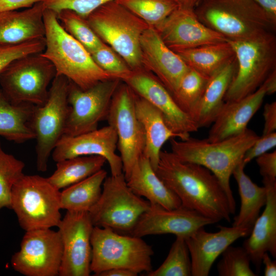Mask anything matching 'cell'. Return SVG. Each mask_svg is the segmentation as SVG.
<instances>
[{
	"label": "cell",
	"instance_id": "obj_24",
	"mask_svg": "<svg viewBox=\"0 0 276 276\" xmlns=\"http://www.w3.org/2000/svg\"><path fill=\"white\" fill-rule=\"evenodd\" d=\"M42 2L23 10L0 12V44H17L44 37Z\"/></svg>",
	"mask_w": 276,
	"mask_h": 276
},
{
	"label": "cell",
	"instance_id": "obj_37",
	"mask_svg": "<svg viewBox=\"0 0 276 276\" xmlns=\"http://www.w3.org/2000/svg\"><path fill=\"white\" fill-rule=\"evenodd\" d=\"M24 163L3 150L0 141V210L10 209L12 188L24 175Z\"/></svg>",
	"mask_w": 276,
	"mask_h": 276
},
{
	"label": "cell",
	"instance_id": "obj_11",
	"mask_svg": "<svg viewBox=\"0 0 276 276\" xmlns=\"http://www.w3.org/2000/svg\"><path fill=\"white\" fill-rule=\"evenodd\" d=\"M69 82L65 77L56 75L49 88L46 102L34 107L30 126L36 140V166L38 171H47L49 157L64 134L70 111L67 101Z\"/></svg>",
	"mask_w": 276,
	"mask_h": 276
},
{
	"label": "cell",
	"instance_id": "obj_3",
	"mask_svg": "<svg viewBox=\"0 0 276 276\" xmlns=\"http://www.w3.org/2000/svg\"><path fill=\"white\" fill-rule=\"evenodd\" d=\"M43 21L45 49L41 54L53 64L56 75L65 77L83 90L115 78L102 70L86 48L63 29L55 12L45 8Z\"/></svg>",
	"mask_w": 276,
	"mask_h": 276
},
{
	"label": "cell",
	"instance_id": "obj_40",
	"mask_svg": "<svg viewBox=\"0 0 276 276\" xmlns=\"http://www.w3.org/2000/svg\"><path fill=\"white\" fill-rule=\"evenodd\" d=\"M44 49V37L17 44H0V74L13 61L29 54L41 53Z\"/></svg>",
	"mask_w": 276,
	"mask_h": 276
},
{
	"label": "cell",
	"instance_id": "obj_14",
	"mask_svg": "<svg viewBox=\"0 0 276 276\" xmlns=\"http://www.w3.org/2000/svg\"><path fill=\"white\" fill-rule=\"evenodd\" d=\"M62 244L58 231L51 228L26 231L19 251L11 257L16 271L26 276L59 275Z\"/></svg>",
	"mask_w": 276,
	"mask_h": 276
},
{
	"label": "cell",
	"instance_id": "obj_26",
	"mask_svg": "<svg viewBox=\"0 0 276 276\" xmlns=\"http://www.w3.org/2000/svg\"><path fill=\"white\" fill-rule=\"evenodd\" d=\"M135 109L145 133V147L143 154L155 171L163 145L168 140L178 137L168 126L162 113L135 94Z\"/></svg>",
	"mask_w": 276,
	"mask_h": 276
},
{
	"label": "cell",
	"instance_id": "obj_41",
	"mask_svg": "<svg viewBox=\"0 0 276 276\" xmlns=\"http://www.w3.org/2000/svg\"><path fill=\"white\" fill-rule=\"evenodd\" d=\"M114 0H42L45 8L56 13L62 10H72L86 18L96 9L109 2Z\"/></svg>",
	"mask_w": 276,
	"mask_h": 276
},
{
	"label": "cell",
	"instance_id": "obj_1",
	"mask_svg": "<svg viewBox=\"0 0 276 276\" xmlns=\"http://www.w3.org/2000/svg\"><path fill=\"white\" fill-rule=\"evenodd\" d=\"M155 172L181 206L215 222L231 221L235 212L228 197L219 179L207 168L181 161L171 152L162 150Z\"/></svg>",
	"mask_w": 276,
	"mask_h": 276
},
{
	"label": "cell",
	"instance_id": "obj_23",
	"mask_svg": "<svg viewBox=\"0 0 276 276\" xmlns=\"http://www.w3.org/2000/svg\"><path fill=\"white\" fill-rule=\"evenodd\" d=\"M262 182L267 192L265 207L242 246L255 265L258 274L265 252L270 253L273 258L276 257V181L263 179Z\"/></svg>",
	"mask_w": 276,
	"mask_h": 276
},
{
	"label": "cell",
	"instance_id": "obj_5",
	"mask_svg": "<svg viewBox=\"0 0 276 276\" xmlns=\"http://www.w3.org/2000/svg\"><path fill=\"white\" fill-rule=\"evenodd\" d=\"M86 19L98 37L110 47L133 71L145 70L140 39L150 26L116 0L102 5Z\"/></svg>",
	"mask_w": 276,
	"mask_h": 276
},
{
	"label": "cell",
	"instance_id": "obj_30",
	"mask_svg": "<svg viewBox=\"0 0 276 276\" xmlns=\"http://www.w3.org/2000/svg\"><path fill=\"white\" fill-rule=\"evenodd\" d=\"M175 52L190 68L209 78L236 58L227 40Z\"/></svg>",
	"mask_w": 276,
	"mask_h": 276
},
{
	"label": "cell",
	"instance_id": "obj_25",
	"mask_svg": "<svg viewBox=\"0 0 276 276\" xmlns=\"http://www.w3.org/2000/svg\"><path fill=\"white\" fill-rule=\"evenodd\" d=\"M126 180L133 192L146 198L150 204L159 205L169 210L181 206L180 200L158 176L144 154L135 164Z\"/></svg>",
	"mask_w": 276,
	"mask_h": 276
},
{
	"label": "cell",
	"instance_id": "obj_27",
	"mask_svg": "<svg viewBox=\"0 0 276 276\" xmlns=\"http://www.w3.org/2000/svg\"><path fill=\"white\" fill-rule=\"evenodd\" d=\"M236 58L209 78L203 93L191 115L199 128L210 126L220 111L224 97L236 73Z\"/></svg>",
	"mask_w": 276,
	"mask_h": 276
},
{
	"label": "cell",
	"instance_id": "obj_49",
	"mask_svg": "<svg viewBox=\"0 0 276 276\" xmlns=\"http://www.w3.org/2000/svg\"><path fill=\"white\" fill-rule=\"evenodd\" d=\"M138 274L123 268H113L100 273L98 276H136Z\"/></svg>",
	"mask_w": 276,
	"mask_h": 276
},
{
	"label": "cell",
	"instance_id": "obj_42",
	"mask_svg": "<svg viewBox=\"0 0 276 276\" xmlns=\"http://www.w3.org/2000/svg\"><path fill=\"white\" fill-rule=\"evenodd\" d=\"M276 146V132L262 135L255 141L245 153L242 163L246 166L253 159L267 152Z\"/></svg>",
	"mask_w": 276,
	"mask_h": 276
},
{
	"label": "cell",
	"instance_id": "obj_21",
	"mask_svg": "<svg viewBox=\"0 0 276 276\" xmlns=\"http://www.w3.org/2000/svg\"><path fill=\"white\" fill-rule=\"evenodd\" d=\"M219 231L206 232L204 227L185 239L191 261V275L208 276L216 259L229 245L241 237L249 236L246 228L219 225Z\"/></svg>",
	"mask_w": 276,
	"mask_h": 276
},
{
	"label": "cell",
	"instance_id": "obj_16",
	"mask_svg": "<svg viewBox=\"0 0 276 276\" xmlns=\"http://www.w3.org/2000/svg\"><path fill=\"white\" fill-rule=\"evenodd\" d=\"M123 82L162 113L168 126L180 140H185L190 136V133L198 131L196 123L181 110L169 90L149 72L133 71Z\"/></svg>",
	"mask_w": 276,
	"mask_h": 276
},
{
	"label": "cell",
	"instance_id": "obj_32",
	"mask_svg": "<svg viewBox=\"0 0 276 276\" xmlns=\"http://www.w3.org/2000/svg\"><path fill=\"white\" fill-rule=\"evenodd\" d=\"M107 163L102 156H82L56 162V169L47 178L48 181L60 190L78 182L102 169Z\"/></svg>",
	"mask_w": 276,
	"mask_h": 276
},
{
	"label": "cell",
	"instance_id": "obj_28",
	"mask_svg": "<svg viewBox=\"0 0 276 276\" xmlns=\"http://www.w3.org/2000/svg\"><path fill=\"white\" fill-rule=\"evenodd\" d=\"M245 167L242 162L232 173L238 185L241 201L239 213L234 218L232 226L251 231L261 208L265 205L267 192L264 186H259L252 181L244 172Z\"/></svg>",
	"mask_w": 276,
	"mask_h": 276
},
{
	"label": "cell",
	"instance_id": "obj_38",
	"mask_svg": "<svg viewBox=\"0 0 276 276\" xmlns=\"http://www.w3.org/2000/svg\"><path fill=\"white\" fill-rule=\"evenodd\" d=\"M217 265L220 276H257L250 268V259L243 247L228 246Z\"/></svg>",
	"mask_w": 276,
	"mask_h": 276
},
{
	"label": "cell",
	"instance_id": "obj_2",
	"mask_svg": "<svg viewBox=\"0 0 276 276\" xmlns=\"http://www.w3.org/2000/svg\"><path fill=\"white\" fill-rule=\"evenodd\" d=\"M259 136L247 128L243 132L225 140L212 142L190 137L171 139V152L181 161L204 167L219 179L235 213L236 202L230 186V178L244 155Z\"/></svg>",
	"mask_w": 276,
	"mask_h": 276
},
{
	"label": "cell",
	"instance_id": "obj_43",
	"mask_svg": "<svg viewBox=\"0 0 276 276\" xmlns=\"http://www.w3.org/2000/svg\"><path fill=\"white\" fill-rule=\"evenodd\" d=\"M263 179L276 181V151L266 152L256 158Z\"/></svg>",
	"mask_w": 276,
	"mask_h": 276
},
{
	"label": "cell",
	"instance_id": "obj_34",
	"mask_svg": "<svg viewBox=\"0 0 276 276\" xmlns=\"http://www.w3.org/2000/svg\"><path fill=\"white\" fill-rule=\"evenodd\" d=\"M116 1L154 28L178 7L173 0Z\"/></svg>",
	"mask_w": 276,
	"mask_h": 276
},
{
	"label": "cell",
	"instance_id": "obj_47",
	"mask_svg": "<svg viewBox=\"0 0 276 276\" xmlns=\"http://www.w3.org/2000/svg\"><path fill=\"white\" fill-rule=\"evenodd\" d=\"M262 263L264 265V275H276V261H273L268 252H265L262 258Z\"/></svg>",
	"mask_w": 276,
	"mask_h": 276
},
{
	"label": "cell",
	"instance_id": "obj_46",
	"mask_svg": "<svg viewBox=\"0 0 276 276\" xmlns=\"http://www.w3.org/2000/svg\"><path fill=\"white\" fill-rule=\"evenodd\" d=\"M265 12L273 24L276 25V0H253Z\"/></svg>",
	"mask_w": 276,
	"mask_h": 276
},
{
	"label": "cell",
	"instance_id": "obj_39",
	"mask_svg": "<svg viewBox=\"0 0 276 276\" xmlns=\"http://www.w3.org/2000/svg\"><path fill=\"white\" fill-rule=\"evenodd\" d=\"M90 54L95 62L102 70L122 81L133 72L125 61L104 42Z\"/></svg>",
	"mask_w": 276,
	"mask_h": 276
},
{
	"label": "cell",
	"instance_id": "obj_29",
	"mask_svg": "<svg viewBox=\"0 0 276 276\" xmlns=\"http://www.w3.org/2000/svg\"><path fill=\"white\" fill-rule=\"evenodd\" d=\"M34 106L11 103L0 89V136L16 143L35 139L30 126Z\"/></svg>",
	"mask_w": 276,
	"mask_h": 276
},
{
	"label": "cell",
	"instance_id": "obj_19",
	"mask_svg": "<svg viewBox=\"0 0 276 276\" xmlns=\"http://www.w3.org/2000/svg\"><path fill=\"white\" fill-rule=\"evenodd\" d=\"M154 28L174 52L227 41L202 23L194 11L178 7Z\"/></svg>",
	"mask_w": 276,
	"mask_h": 276
},
{
	"label": "cell",
	"instance_id": "obj_17",
	"mask_svg": "<svg viewBox=\"0 0 276 276\" xmlns=\"http://www.w3.org/2000/svg\"><path fill=\"white\" fill-rule=\"evenodd\" d=\"M118 137L114 128L108 125L100 129L74 136L63 135L52 153L56 163L78 156L97 155L104 158L111 175L123 173L120 155L116 153Z\"/></svg>",
	"mask_w": 276,
	"mask_h": 276
},
{
	"label": "cell",
	"instance_id": "obj_8",
	"mask_svg": "<svg viewBox=\"0 0 276 276\" xmlns=\"http://www.w3.org/2000/svg\"><path fill=\"white\" fill-rule=\"evenodd\" d=\"M10 209L26 232L57 227L62 219L60 192L47 178L24 174L12 188Z\"/></svg>",
	"mask_w": 276,
	"mask_h": 276
},
{
	"label": "cell",
	"instance_id": "obj_12",
	"mask_svg": "<svg viewBox=\"0 0 276 276\" xmlns=\"http://www.w3.org/2000/svg\"><path fill=\"white\" fill-rule=\"evenodd\" d=\"M117 132L118 146L125 179L143 155L145 136L135 109V93L124 83L112 99L106 118Z\"/></svg>",
	"mask_w": 276,
	"mask_h": 276
},
{
	"label": "cell",
	"instance_id": "obj_15",
	"mask_svg": "<svg viewBox=\"0 0 276 276\" xmlns=\"http://www.w3.org/2000/svg\"><path fill=\"white\" fill-rule=\"evenodd\" d=\"M57 227L62 244L59 275H89L94 226L88 212L66 211Z\"/></svg>",
	"mask_w": 276,
	"mask_h": 276
},
{
	"label": "cell",
	"instance_id": "obj_44",
	"mask_svg": "<svg viewBox=\"0 0 276 276\" xmlns=\"http://www.w3.org/2000/svg\"><path fill=\"white\" fill-rule=\"evenodd\" d=\"M264 124L262 135L268 134L276 130V102L266 103L263 113Z\"/></svg>",
	"mask_w": 276,
	"mask_h": 276
},
{
	"label": "cell",
	"instance_id": "obj_20",
	"mask_svg": "<svg viewBox=\"0 0 276 276\" xmlns=\"http://www.w3.org/2000/svg\"><path fill=\"white\" fill-rule=\"evenodd\" d=\"M142 62L172 95L190 67L163 41L157 30L149 26L140 39Z\"/></svg>",
	"mask_w": 276,
	"mask_h": 276
},
{
	"label": "cell",
	"instance_id": "obj_10",
	"mask_svg": "<svg viewBox=\"0 0 276 276\" xmlns=\"http://www.w3.org/2000/svg\"><path fill=\"white\" fill-rule=\"evenodd\" d=\"M41 53L13 61L0 74V89L11 103L40 106L46 102L56 72Z\"/></svg>",
	"mask_w": 276,
	"mask_h": 276
},
{
	"label": "cell",
	"instance_id": "obj_9",
	"mask_svg": "<svg viewBox=\"0 0 276 276\" xmlns=\"http://www.w3.org/2000/svg\"><path fill=\"white\" fill-rule=\"evenodd\" d=\"M150 206L148 200L129 188L122 173L106 177L100 196L88 213L94 226L130 234Z\"/></svg>",
	"mask_w": 276,
	"mask_h": 276
},
{
	"label": "cell",
	"instance_id": "obj_36",
	"mask_svg": "<svg viewBox=\"0 0 276 276\" xmlns=\"http://www.w3.org/2000/svg\"><path fill=\"white\" fill-rule=\"evenodd\" d=\"M191 261L186 240L176 237L168 255L156 269L146 273L147 276H190Z\"/></svg>",
	"mask_w": 276,
	"mask_h": 276
},
{
	"label": "cell",
	"instance_id": "obj_35",
	"mask_svg": "<svg viewBox=\"0 0 276 276\" xmlns=\"http://www.w3.org/2000/svg\"><path fill=\"white\" fill-rule=\"evenodd\" d=\"M57 16L63 29L82 44L89 53L104 42L91 28L86 18L68 9L61 10L57 13Z\"/></svg>",
	"mask_w": 276,
	"mask_h": 276
},
{
	"label": "cell",
	"instance_id": "obj_7",
	"mask_svg": "<svg viewBox=\"0 0 276 276\" xmlns=\"http://www.w3.org/2000/svg\"><path fill=\"white\" fill-rule=\"evenodd\" d=\"M91 245L90 270L94 275L113 268L126 269L138 274L152 270L154 252L142 238L94 226Z\"/></svg>",
	"mask_w": 276,
	"mask_h": 276
},
{
	"label": "cell",
	"instance_id": "obj_22",
	"mask_svg": "<svg viewBox=\"0 0 276 276\" xmlns=\"http://www.w3.org/2000/svg\"><path fill=\"white\" fill-rule=\"evenodd\" d=\"M266 95L263 83L253 93L240 100L225 102L212 124L208 141L214 142L243 132L252 117L260 108Z\"/></svg>",
	"mask_w": 276,
	"mask_h": 276
},
{
	"label": "cell",
	"instance_id": "obj_33",
	"mask_svg": "<svg viewBox=\"0 0 276 276\" xmlns=\"http://www.w3.org/2000/svg\"><path fill=\"white\" fill-rule=\"evenodd\" d=\"M209 80V78L190 68L182 77L175 91L172 95L181 110L191 117L203 93Z\"/></svg>",
	"mask_w": 276,
	"mask_h": 276
},
{
	"label": "cell",
	"instance_id": "obj_6",
	"mask_svg": "<svg viewBox=\"0 0 276 276\" xmlns=\"http://www.w3.org/2000/svg\"><path fill=\"white\" fill-rule=\"evenodd\" d=\"M237 63L224 102L240 100L255 91L276 68V37L266 32L245 39L228 40Z\"/></svg>",
	"mask_w": 276,
	"mask_h": 276
},
{
	"label": "cell",
	"instance_id": "obj_48",
	"mask_svg": "<svg viewBox=\"0 0 276 276\" xmlns=\"http://www.w3.org/2000/svg\"><path fill=\"white\" fill-rule=\"evenodd\" d=\"M265 87L266 95L273 94L276 91V68L273 70L263 83Z\"/></svg>",
	"mask_w": 276,
	"mask_h": 276
},
{
	"label": "cell",
	"instance_id": "obj_45",
	"mask_svg": "<svg viewBox=\"0 0 276 276\" xmlns=\"http://www.w3.org/2000/svg\"><path fill=\"white\" fill-rule=\"evenodd\" d=\"M42 0H0V12L28 8Z\"/></svg>",
	"mask_w": 276,
	"mask_h": 276
},
{
	"label": "cell",
	"instance_id": "obj_13",
	"mask_svg": "<svg viewBox=\"0 0 276 276\" xmlns=\"http://www.w3.org/2000/svg\"><path fill=\"white\" fill-rule=\"evenodd\" d=\"M121 81L118 78L109 79L85 90L70 81L67 91L70 111L63 135L74 136L98 129L99 123L106 119Z\"/></svg>",
	"mask_w": 276,
	"mask_h": 276
},
{
	"label": "cell",
	"instance_id": "obj_50",
	"mask_svg": "<svg viewBox=\"0 0 276 276\" xmlns=\"http://www.w3.org/2000/svg\"><path fill=\"white\" fill-rule=\"evenodd\" d=\"M179 8L194 11L201 0H173Z\"/></svg>",
	"mask_w": 276,
	"mask_h": 276
},
{
	"label": "cell",
	"instance_id": "obj_18",
	"mask_svg": "<svg viewBox=\"0 0 276 276\" xmlns=\"http://www.w3.org/2000/svg\"><path fill=\"white\" fill-rule=\"evenodd\" d=\"M215 223L213 220L181 205L169 210L150 204L129 235L142 238L148 235L173 234L186 239L199 228Z\"/></svg>",
	"mask_w": 276,
	"mask_h": 276
},
{
	"label": "cell",
	"instance_id": "obj_4",
	"mask_svg": "<svg viewBox=\"0 0 276 276\" xmlns=\"http://www.w3.org/2000/svg\"><path fill=\"white\" fill-rule=\"evenodd\" d=\"M194 11L205 26L228 40L275 31L276 25L253 0H201Z\"/></svg>",
	"mask_w": 276,
	"mask_h": 276
},
{
	"label": "cell",
	"instance_id": "obj_31",
	"mask_svg": "<svg viewBox=\"0 0 276 276\" xmlns=\"http://www.w3.org/2000/svg\"><path fill=\"white\" fill-rule=\"evenodd\" d=\"M107 172L102 169L60 192V206L66 211L89 212L98 200Z\"/></svg>",
	"mask_w": 276,
	"mask_h": 276
}]
</instances>
